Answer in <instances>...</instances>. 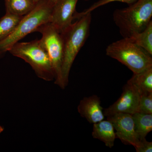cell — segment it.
I'll use <instances>...</instances> for the list:
<instances>
[{
	"label": "cell",
	"mask_w": 152,
	"mask_h": 152,
	"mask_svg": "<svg viewBox=\"0 0 152 152\" xmlns=\"http://www.w3.org/2000/svg\"><path fill=\"white\" fill-rule=\"evenodd\" d=\"M75 20V21L61 33L64 42V55L59 86L62 89L67 86L70 72L74 61L89 34L91 13Z\"/></svg>",
	"instance_id": "cell-1"
},
{
	"label": "cell",
	"mask_w": 152,
	"mask_h": 152,
	"mask_svg": "<svg viewBox=\"0 0 152 152\" xmlns=\"http://www.w3.org/2000/svg\"><path fill=\"white\" fill-rule=\"evenodd\" d=\"M152 0H137L127 7L114 11L113 18L123 38L143 31L152 21Z\"/></svg>",
	"instance_id": "cell-2"
},
{
	"label": "cell",
	"mask_w": 152,
	"mask_h": 152,
	"mask_svg": "<svg viewBox=\"0 0 152 152\" xmlns=\"http://www.w3.org/2000/svg\"><path fill=\"white\" fill-rule=\"evenodd\" d=\"M53 6L49 0H41L29 13L23 17L10 34L0 42V58L15 44L42 25L50 22Z\"/></svg>",
	"instance_id": "cell-3"
},
{
	"label": "cell",
	"mask_w": 152,
	"mask_h": 152,
	"mask_svg": "<svg viewBox=\"0 0 152 152\" xmlns=\"http://www.w3.org/2000/svg\"><path fill=\"white\" fill-rule=\"evenodd\" d=\"M106 55L127 67L133 73L152 67V55L130 38H123L109 45Z\"/></svg>",
	"instance_id": "cell-4"
},
{
	"label": "cell",
	"mask_w": 152,
	"mask_h": 152,
	"mask_svg": "<svg viewBox=\"0 0 152 152\" xmlns=\"http://www.w3.org/2000/svg\"><path fill=\"white\" fill-rule=\"evenodd\" d=\"M9 52L28 64L38 77L46 81L55 80L54 72L50 60L40 40L18 42Z\"/></svg>",
	"instance_id": "cell-5"
},
{
	"label": "cell",
	"mask_w": 152,
	"mask_h": 152,
	"mask_svg": "<svg viewBox=\"0 0 152 152\" xmlns=\"http://www.w3.org/2000/svg\"><path fill=\"white\" fill-rule=\"evenodd\" d=\"M42 35L40 40L50 60L55 74V83L59 86L64 55L62 34L51 23L42 25L36 30Z\"/></svg>",
	"instance_id": "cell-6"
},
{
	"label": "cell",
	"mask_w": 152,
	"mask_h": 152,
	"mask_svg": "<svg viewBox=\"0 0 152 152\" xmlns=\"http://www.w3.org/2000/svg\"><path fill=\"white\" fill-rule=\"evenodd\" d=\"M141 95L139 90L128 81L123 87L121 96L116 102L104 110V115L107 117L118 113L133 115L138 112Z\"/></svg>",
	"instance_id": "cell-7"
},
{
	"label": "cell",
	"mask_w": 152,
	"mask_h": 152,
	"mask_svg": "<svg viewBox=\"0 0 152 152\" xmlns=\"http://www.w3.org/2000/svg\"><path fill=\"white\" fill-rule=\"evenodd\" d=\"M107 120L113 124L116 131V138L123 143L132 145L137 148L138 147L139 138L134 129L132 115L129 114L118 113L107 116Z\"/></svg>",
	"instance_id": "cell-8"
},
{
	"label": "cell",
	"mask_w": 152,
	"mask_h": 152,
	"mask_svg": "<svg viewBox=\"0 0 152 152\" xmlns=\"http://www.w3.org/2000/svg\"><path fill=\"white\" fill-rule=\"evenodd\" d=\"M78 1L58 0L53 6L50 23L60 33H62L72 23Z\"/></svg>",
	"instance_id": "cell-9"
},
{
	"label": "cell",
	"mask_w": 152,
	"mask_h": 152,
	"mask_svg": "<svg viewBox=\"0 0 152 152\" xmlns=\"http://www.w3.org/2000/svg\"><path fill=\"white\" fill-rule=\"evenodd\" d=\"M100 98L96 95L85 97L78 106V112L81 116L91 124H94L104 119Z\"/></svg>",
	"instance_id": "cell-10"
},
{
	"label": "cell",
	"mask_w": 152,
	"mask_h": 152,
	"mask_svg": "<svg viewBox=\"0 0 152 152\" xmlns=\"http://www.w3.org/2000/svg\"><path fill=\"white\" fill-rule=\"evenodd\" d=\"M93 125V137L103 142L106 146L113 148L116 136L112 123L109 120H104Z\"/></svg>",
	"instance_id": "cell-11"
},
{
	"label": "cell",
	"mask_w": 152,
	"mask_h": 152,
	"mask_svg": "<svg viewBox=\"0 0 152 152\" xmlns=\"http://www.w3.org/2000/svg\"><path fill=\"white\" fill-rule=\"evenodd\" d=\"M128 81L134 85L142 94L152 93V67L140 72L133 74Z\"/></svg>",
	"instance_id": "cell-12"
},
{
	"label": "cell",
	"mask_w": 152,
	"mask_h": 152,
	"mask_svg": "<svg viewBox=\"0 0 152 152\" xmlns=\"http://www.w3.org/2000/svg\"><path fill=\"white\" fill-rule=\"evenodd\" d=\"M134 129L139 138H145L152 130V114L137 112L133 115Z\"/></svg>",
	"instance_id": "cell-13"
},
{
	"label": "cell",
	"mask_w": 152,
	"mask_h": 152,
	"mask_svg": "<svg viewBox=\"0 0 152 152\" xmlns=\"http://www.w3.org/2000/svg\"><path fill=\"white\" fill-rule=\"evenodd\" d=\"M6 13L23 17L34 7L33 0H5Z\"/></svg>",
	"instance_id": "cell-14"
},
{
	"label": "cell",
	"mask_w": 152,
	"mask_h": 152,
	"mask_svg": "<svg viewBox=\"0 0 152 152\" xmlns=\"http://www.w3.org/2000/svg\"><path fill=\"white\" fill-rule=\"evenodd\" d=\"M23 17L6 13L0 19V42L12 32Z\"/></svg>",
	"instance_id": "cell-15"
},
{
	"label": "cell",
	"mask_w": 152,
	"mask_h": 152,
	"mask_svg": "<svg viewBox=\"0 0 152 152\" xmlns=\"http://www.w3.org/2000/svg\"><path fill=\"white\" fill-rule=\"evenodd\" d=\"M129 38L152 55V21L143 31Z\"/></svg>",
	"instance_id": "cell-16"
},
{
	"label": "cell",
	"mask_w": 152,
	"mask_h": 152,
	"mask_svg": "<svg viewBox=\"0 0 152 152\" xmlns=\"http://www.w3.org/2000/svg\"><path fill=\"white\" fill-rule=\"evenodd\" d=\"M137 1V0H99L98 1L93 4L91 6H90L89 7L84 10L83 12H76L75 15H74V20L76 19L80 18L83 16L87 15V14L91 13V12L96 9H97L102 6L109 4V3L113 2H121L126 3L130 5L131 4Z\"/></svg>",
	"instance_id": "cell-17"
},
{
	"label": "cell",
	"mask_w": 152,
	"mask_h": 152,
	"mask_svg": "<svg viewBox=\"0 0 152 152\" xmlns=\"http://www.w3.org/2000/svg\"><path fill=\"white\" fill-rule=\"evenodd\" d=\"M138 112L152 114V93L142 94L139 103Z\"/></svg>",
	"instance_id": "cell-18"
},
{
	"label": "cell",
	"mask_w": 152,
	"mask_h": 152,
	"mask_svg": "<svg viewBox=\"0 0 152 152\" xmlns=\"http://www.w3.org/2000/svg\"><path fill=\"white\" fill-rule=\"evenodd\" d=\"M137 152H152V142L145 138L140 139L138 147L136 148Z\"/></svg>",
	"instance_id": "cell-19"
},
{
	"label": "cell",
	"mask_w": 152,
	"mask_h": 152,
	"mask_svg": "<svg viewBox=\"0 0 152 152\" xmlns=\"http://www.w3.org/2000/svg\"><path fill=\"white\" fill-rule=\"evenodd\" d=\"M84 1H88V0H84ZM58 1V0H49V1H50V2L51 4L53 6H54V5L55 4V3L56 2Z\"/></svg>",
	"instance_id": "cell-20"
},
{
	"label": "cell",
	"mask_w": 152,
	"mask_h": 152,
	"mask_svg": "<svg viewBox=\"0 0 152 152\" xmlns=\"http://www.w3.org/2000/svg\"><path fill=\"white\" fill-rule=\"evenodd\" d=\"M4 130V128L0 125V134H1Z\"/></svg>",
	"instance_id": "cell-21"
},
{
	"label": "cell",
	"mask_w": 152,
	"mask_h": 152,
	"mask_svg": "<svg viewBox=\"0 0 152 152\" xmlns=\"http://www.w3.org/2000/svg\"><path fill=\"white\" fill-rule=\"evenodd\" d=\"M41 0H33V1H34V2L35 3V4H37V3H38V2L39 1H40Z\"/></svg>",
	"instance_id": "cell-22"
}]
</instances>
